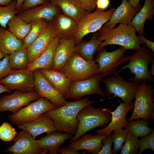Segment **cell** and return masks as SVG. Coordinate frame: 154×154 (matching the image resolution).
I'll return each instance as SVG.
<instances>
[{"label": "cell", "mask_w": 154, "mask_h": 154, "mask_svg": "<svg viewBox=\"0 0 154 154\" xmlns=\"http://www.w3.org/2000/svg\"><path fill=\"white\" fill-rule=\"evenodd\" d=\"M116 9L114 7L106 11L96 9L82 18L77 23V31L73 38L75 44L88 34L99 30L110 20Z\"/></svg>", "instance_id": "ba28073f"}, {"label": "cell", "mask_w": 154, "mask_h": 154, "mask_svg": "<svg viewBox=\"0 0 154 154\" xmlns=\"http://www.w3.org/2000/svg\"><path fill=\"white\" fill-rule=\"evenodd\" d=\"M35 78L34 90L40 97L45 98L58 107L66 104L64 96L54 88L45 78L38 69L33 71Z\"/></svg>", "instance_id": "9a60e30c"}, {"label": "cell", "mask_w": 154, "mask_h": 154, "mask_svg": "<svg viewBox=\"0 0 154 154\" xmlns=\"http://www.w3.org/2000/svg\"><path fill=\"white\" fill-rule=\"evenodd\" d=\"M14 144L6 149L5 153L13 154H43L44 149L41 148L32 135L25 130L18 133L13 139Z\"/></svg>", "instance_id": "5bb4252c"}, {"label": "cell", "mask_w": 154, "mask_h": 154, "mask_svg": "<svg viewBox=\"0 0 154 154\" xmlns=\"http://www.w3.org/2000/svg\"><path fill=\"white\" fill-rule=\"evenodd\" d=\"M58 153L61 154H85L83 152L80 153L70 146L60 148Z\"/></svg>", "instance_id": "ee69618b"}, {"label": "cell", "mask_w": 154, "mask_h": 154, "mask_svg": "<svg viewBox=\"0 0 154 154\" xmlns=\"http://www.w3.org/2000/svg\"><path fill=\"white\" fill-rule=\"evenodd\" d=\"M14 0H0V5L3 6L11 4Z\"/></svg>", "instance_id": "c3c4849f"}, {"label": "cell", "mask_w": 154, "mask_h": 154, "mask_svg": "<svg viewBox=\"0 0 154 154\" xmlns=\"http://www.w3.org/2000/svg\"><path fill=\"white\" fill-rule=\"evenodd\" d=\"M140 0H128L129 2L131 3L132 7L135 8H141V5L139 3Z\"/></svg>", "instance_id": "7dc6e473"}, {"label": "cell", "mask_w": 154, "mask_h": 154, "mask_svg": "<svg viewBox=\"0 0 154 154\" xmlns=\"http://www.w3.org/2000/svg\"><path fill=\"white\" fill-rule=\"evenodd\" d=\"M94 102L87 96L78 100L67 101L64 106L43 114L52 120L58 131L75 135L79 125L78 113L83 108Z\"/></svg>", "instance_id": "6da1fadb"}, {"label": "cell", "mask_w": 154, "mask_h": 154, "mask_svg": "<svg viewBox=\"0 0 154 154\" xmlns=\"http://www.w3.org/2000/svg\"><path fill=\"white\" fill-rule=\"evenodd\" d=\"M126 50L121 46L113 51L108 52L105 47L97 51L98 53L94 60L98 65V72L104 73L105 76L114 74L119 65L129 61L124 55Z\"/></svg>", "instance_id": "8fae6325"}, {"label": "cell", "mask_w": 154, "mask_h": 154, "mask_svg": "<svg viewBox=\"0 0 154 154\" xmlns=\"http://www.w3.org/2000/svg\"><path fill=\"white\" fill-rule=\"evenodd\" d=\"M99 66L94 60L87 61L75 52L59 70L72 81L86 79L98 72Z\"/></svg>", "instance_id": "5b68a950"}, {"label": "cell", "mask_w": 154, "mask_h": 154, "mask_svg": "<svg viewBox=\"0 0 154 154\" xmlns=\"http://www.w3.org/2000/svg\"><path fill=\"white\" fill-rule=\"evenodd\" d=\"M154 53L146 45L139 49L136 50L133 54L126 56L129 62L124 66L119 71L116 72L118 74L123 69L128 68L131 73L134 74L133 78L130 77L129 82L140 84H148L154 81L153 76L150 75L149 72L148 65L154 59L153 58Z\"/></svg>", "instance_id": "277c9868"}, {"label": "cell", "mask_w": 154, "mask_h": 154, "mask_svg": "<svg viewBox=\"0 0 154 154\" xmlns=\"http://www.w3.org/2000/svg\"><path fill=\"white\" fill-rule=\"evenodd\" d=\"M17 0H14L10 5L5 6L0 5V25L6 29L9 21L19 11L16 8Z\"/></svg>", "instance_id": "e575fe53"}, {"label": "cell", "mask_w": 154, "mask_h": 154, "mask_svg": "<svg viewBox=\"0 0 154 154\" xmlns=\"http://www.w3.org/2000/svg\"><path fill=\"white\" fill-rule=\"evenodd\" d=\"M141 8L133 7L128 0H122L121 4L116 9L110 20L103 26L114 29L119 23L125 25L130 24L133 17Z\"/></svg>", "instance_id": "ffe728a7"}, {"label": "cell", "mask_w": 154, "mask_h": 154, "mask_svg": "<svg viewBox=\"0 0 154 154\" xmlns=\"http://www.w3.org/2000/svg\"><path fill=\"white\" fill-rule=\"evenodd\" d=\"M98 33H94L89 41L82 40L76 45L75 52L87 61L93 60L94 54L102 42L97 38Z\"/></svg>", "instance_id": "f546056e"}, {"label": "cell", "mask_w": 154, "mask_h": 154, "mask_svg": "<svg viewBox=\"0 0 154 154\" xmlns=\"http://www.w3.org/2000/svg\"><path fill=\"white\" fill-rule=\"evenodd\" d=\"M149 124L148 120L137 119L135 121L133 119L128 122L124 128L134 135L142 138L154 131L153 128L148 126Z\"/></svg>", "instance_id": "836d02e7"}, {"label": "cell", "mask_w": 154, "mask_h": 154, "mask_svg": "<svg viewBox=\"0 0 154 154\" xmlns=\"http://www.w3.org/2000/svg\"><path fill=\"white\" fill-rule=\"evenodd\" d=\"M5 54L3 53L0 50V61L2 58H3L5 56Z\"/></svg>", "instance_id": "f5cc1de1"}, {"label": "cell", "mask_w": 154, "mask_h": 154, "mask_svg": "<svg viewBox=\"0 0 154 154\" xmlns=\"http://www.w3.org/2000/svg\"><path fill=\"white\" fill-rule=\"evenodd\" d=\"M81 6L89 13H92L96 7L97 0H78Z\"/></svg>", "instance_id": "7bdbcfd3"}, {"label": "cell", "mask_w": 154, "mask_h": 154, "mask_svg": "<svg viewBox=\"0 0 154 154\" xmlns=\"http://www.w3.org/2000/svg\"><path fill=\"white\" fill-rule=\"evenodd\" d=\"M75 45L73 38L69 40L60 38L54 53V64L52 69L59 70L75 52Z\"/></svg>", "instance_id": "484cf974"}, {"label": "cell", "mask_w": 154, "mask_h": 154, "mask_svg": "<svg viewBox=\"0 0 154 154\" xmlns=\"http://www.w3.org/2000/svg\"><path fill=\"white\" fill-rule=\"evenodd\" d=\"M23 47V40L0 25V50L1 52L5 55H9Z\"/></svg>", "instance_id": "f1b7e54d"}, {"label": "cell", "mask_w": 154, "mask_h": 154, "mask_svg": "<svg viewBox=\"0 0 154 154\" xmlns=\"http://www.w3.org/2000/svg\"><path fill=\"white\" fill-rule=\"evenodd\" d=\"M17 127L28 132L35 139L40 134L46 132L49 134L58 131L52 120L43 114L32 121L17 125Z\"/></svg>", "instance_id": "44dd1931"}, {"label": "cell", "mask_w": 154, "mask_h": 154, "mask_svg": "<svg viewBox=\"0 0 154 154\" xmlns=\"http://www.w3.org/2000/svg\"><path fill=\"white\" fill-rule=\"evenodd\" d=\"M50 0H24L19 11L26 10L38 5L46 4Z\"/></svg>", "instance_id": "60d3db41"}, {"label": "cell", "mask_w": 154, "mask_h": 154, "mask_svg": "<svg viewBox=\"0 0 154 154\" xmlns=\"http://www.w3.org/2000/svg\"><path fill=\"white\" fill-rule=\"evenodd\" d=\"M110 4V0H97L96 9L104 11L107 9Z\"/></svg>", "instance_id": "f6af8a7d"}, {"label": "cell", "mask_w": 154, "mask_h": 154, "mask_svg": "<svg viewBox=\"0 0 154 154\" xmlns=\"http://www.w3.org/2000/svg\"><path fill=\"white\" fill-rule=\"evenodd\" d=\"M128 133V130L125 129H117L114 131L113 133L111 135L114 142L113 154H116L121 149Z\"/></svg>", "instance_id": "8d00e7d4"}, {"label": "cell", "mask_w": 154, "mask_h": 154, "mask_svg": "<svg viewBox=\"0 0 154 154\" xmlns=\"http://www.w3.org/2000/svg\"><path fill=\"white\" fill-rule=\"evenodd\" d=\"M114 75L101 80L106 86V96L113 94V98L118 97L126 104L132 102L139 84L126 81L123 77L118 74Z\"/></svg>", "instance_id": "52a82bcc"}, {"label": "cell", "mask_w": 154, "mask_h": 154, "mask_svg": "<svg viewBox=\"0 0 154 154\" xmlns=\"http://www.w3.org/2000/svg\"><path fill=\"white\" fill-rule=\"evenodd\" d=\"M49 22L44 19L35 20L30 23V31L23 40L24 47L27 48L31 44L40 37L46 30Z\"/></svg>", "instance_id": "1f68e13d"}, {"label": "cell", "mask_w": 154, "mask_h": 154, "mask_svg": "<svg viewBox=\"0 0 154 154\" xmlns=\"http://www.w3.org/2000/svg\"><path fill=\"white\" fill-rule=\"evenodd\" d=\"M120 154H137L139 153V140L138 137L129 131Z\"/></svg>", "instance_id": "d590c367"}, {"label": "cell", "mask_w": 154, "mask_h": 154, "mask_svg": "<svg viewBox=\"0 0 154 154\" xmlns=\"http://www.w3.org/2000/svg\"><path fill=\"white\" fill-rule=\"evenodd\" d=\"M24 0H17L16 8L19 11Z\"/></svg>", "instance_id": "816d5d0a"}, {"label": "cell", "mask_w": 154, "mask_h": 154, "mask_svg": "<svg viewBox=\"0 0 154 154\" xmlns=\"http://www.w3.org/2000/svg\"><path fill=\"white\" fill-rule=\"evenodd\" d=\"M113 109L110 108H96L88 105L79 112L77 117L79 121L78 129L74 137L70 139L73 142L90 130L98 127H106L111 121Z\"/></svg>", "instance_id": "3957f363"}, {"label": "cell", "mask_w": 154, "mask_h": 154, "mask_svg": "<svg viewBox=\"0 0 154 154\" xmlns=\"http://www.w3.org/2000/svg\"><path fill=\"white\" fill-rule=\"evenodd\" d=\"M139 148L138 153L141 154L144 151L150 148L154 151V131L139 140Z\"/></svg>", "instance_id": "f35d334b"}, {"label": "cell", "mask_w": 154, "mask_h": 154, "mask_svg": "<svg viewBox=\"0 0 154 154\" xmlns=\"http://www.w3.org/2000/svg\"><path fill=\"white\" fill-rule=\"evenodd\" d=\"M18 132L9 123L3 122L0 126V139L5 142L13 140Z\"/></svg>", "instance_id": "74e56055"}, {"label": "cell", "mask_w": 154, "mask_h": 154, "mask_svg": "<svg viewBox=\"0 0 154 154\" xmlns=\"http://www.w3.org/2000/svg\"><path fill=\"white\" fill-rule=\"evenodd\" d=\"M9 63L11 69H26L29 64L27 48L23 47L9 55Z\"/></svg>", "instance_id": "d6a6232c"}, {"label": "cell", "mask_w": 154, "mask_h": 154, "mask_svg": "<svg viewBox=\"0 0 154 154\" xmlns=\"http://www.w3.org/2000/svg\"><path fill=\"white\" fill-rule=\"evenodd\" d=\"M56 34L51 22L43 33L27 48L29 64L33 62L46 50Z\"/></svg>", "instance_id": "d6986e66"}, {"label": "cell", "mask_w": 154, "mask_h": 154, "mask_svg": "<svg viewBox=\"0 0 154 154\" xmlns=\"http://www.w3.org/2000/svg\"><path fill=\"white\" fill-rule=\"evenodd\" d=\"M113 141L110 135H106L102 141L104 144L98 154H112V145Z\"/></svg>", "instance_id": "b9f144b4"}, {"label": "cell", "mask_w": 154, "mask_h": 154, "mask_svg": "<svg viewBox=\"0 0 154 154\" xmlns=\"http://www.w3.org/2000/svg\"><path fill=\"white\" fill-rule=\"evenodd\" d=\"M60 39L57 36L55 37L46 50L33 62L29 64L26 69L33 72L36 69H52L54 53Z\"/></svg>", "instance_id": "603a6c76"}, {"label": "cell", "mask_w": 154, "mask_h": 154, "mask_svg": "<svg viewBox=\"0 0 154 154\" xmlns=\"http://www.w3.org/2000/svg\"><path fill=\"white\" fill-rule=\"evenodd\" d=\"M50 22L57 36L66 40L74 38L78 30V23L74 19L60 13Z\"/></svg>", "instance_id": "ac0fdd59"}, {"label": "cell", "mask_w": 154, "mask_h": 154, "mask_svg": "<svg viewBox=\"0 0 154 154\" xmlns=\"http://www.w3.org/2000/svg\"><path fill=\"white\" fill-rule=\"evenodd\" d=\"M98 33L97 38L102 41L97 51L109 45L121 46L126 50H136L141 48V44H145L137 36L136 31L131 24H120L115 28L102 26Z\"/></svg>", "instance_id": "7a4b0ae2"}, {"label": "cell", "mask_w": 154, "mask_h": 154, "mask_svg": "<svg viewBox=\"0 0 154 154\" xmlns=\"http://www.w3.org/2000/svg\"><path fill=\"white\" fill-rule=\"evenodd\" d=\"M105 76L104 73H99L86 79L72 81L68 92L64 96L65 98L76 101L80 100L84 97L94 94L105 97L104 92L100 84L102 79Z\"/></svg>", "instance_id": "30bf717a"}, {"label": "cell", "mask_w": 154, "mask_h": 154, "mask_svg": "<svg viewBox=\"0 0 154 154\" xmlns=\"http://www.w3.org/2000/svg\"><path fill=\"white\" fill-rule=\"evenodd\" d=\"M138 37L141 40L146 44V45L151 49L154 53V42L147 39L144 36H142L139 35Z\"/></svg>", "instance_id": "bcb514c9"}, {"label": "cell", "mask_w": 154, "mask_h": 154, "mask_svg": "<svg viewBox=\"0 0 154 154\" xmlns=\"http://www.w3.org/2000/svg\"><path fill=\"white\" fill-rule=\"evenodd\" d=\"M40 98L35 90L23 92L16 90L12 94L6 95L0 98V113L5 111L16 113L21 108Z\"/></svg>", "instance_id": "4fadbf2b"}, {"label": "cell", "mask_w": 154, "mask_h": 154, "mask_svg": "<svg viewBox=\"0 0 154 154\" xmlns=\"http://www.w3.org/2000/svg\"><path fill=\"white\" fill-rule=\"evenodd\" d=\"M62 13L60 7L50 2L22 11L17 15L26 23H30L35 20L44 19L51 21L57 14Z\"/></svg>", "instance_id": "2e32d148"}, {"label": "cell", "mask_w": 154, "mask_h": 154, "mask_svg": "<svg viewBox=\"0 0 154 154\" xmlns=\"http://www.w3.org/2000/svg\"><path fill=\"white\" fill-rule=\"evenodd\" d=\"M51 85L64 96L68 92L72 81L60 71L54 69H38Z\"/></svg>", "instance_id": "cb8c5ba5"}, {"label": "cell", "mask_w": 154, "mask_h": 154, "mask_svg": "<svg viewBox=\"0 0 154 154\" xmlns=\"http://www.w3.org/2000/svg\"><path fill=\"white\" fill-rule=\"evenodd\" d=\"M50 2L58 6L62 13L77 23L89 13L83 9L78 0H50Z\"/></svg>", "instance_id": "4316f807"}, {"label": "cell", "mask_w": 154, "mask_h": 154, "mask_svg": "<svg viewBox=\"0 0 154 154\" xmlns=\"http://www.w3.org/2000/svg\"><path fill=\"white\" fill-rule=\"evenodd\" d=\"M154 0H145L143 6L131 20V24L136 32L142 36L144 35V27L147 19L152 21L154 15Z\"/></svg>", "instance_id": "83f0119b"}, {"label": "cell", "mask_w": 154, "mask_h": 154, "mask_svg": "<svg viewBox=\"0 0 154 154\" xmlns=\"http://www.w3.org/2000/svg\"><path fill=\"white\" fill-rule=\"evenodd\" d=\"M9 56L6 54L0 61V80L7 76L11 69L9 63Z\"/></svg>", "instance_id": "ab89813d"}, {"label": "cell", "mask_w": 154, "mask_h": 154, "mask_svg": "<svg viewBox=\"0 0 154 154\" xmlns=\"http://www.w3.org/2000/svg\"><path fill=\"white\" fill-rule=\"evenodd\" d=\"M151 66L149 69V72L150 75L153 76L154 75V60L151 62Z\"/></svg>", "instance_id": "f907efd6"}, {"label": "cell", "mask_w": 154, "mask_h": 154, "mask_svg": "<svg viewBox=\"0 0 154 154\" xmlns=\"http://www.w3.org/2000/svg\"><path fill=\"white\" fill-rule=\"evenodd\" d=\"M119 105L114 111L111 112L112 118L111 121L104 128L98 129L97 134L105 136L110 135L112 132L117 129H123L127 125L126 116L128 112L134 107L133 102L128 104L122 102L119 99Z\"/></svg>", "instance_id": "e0dca14e"}, {"label": "cell", "mask_w": 154, "mask_h": 154, "mask_svg": "<svg viewBox=\"0 0 154 154\" xmlns=\"http://www.w3.org/2000/svg\"><path fill=\"white\" fill-rule=\"evenodd\" d=\"M58 108L47 99L40 97L21 108L16 113L9 115L8 119L13 124L17 125L32 121L41 114Z\"/></svg>", "instance_id": "9c48e42d"}, {"label": "cell", "mask_w": 154, "mask_h": 154, "mask_svg": "<svg viewBox=\"0 0 154 154\" xmlns=\"http://www.w3.org/2000/svg\"><path fill=\"white\" fill-rule=\"evenodd\" d=\"M153 94L151 86L146 83L139 84L135 95L133 111L128 122L137 119L148 121L154 119Z\"/></svg>", "instance_id": "8992f818"}, {"label": "cell", "mask_w": 154, "mask_h": 154, "mask_svg": "<svg viewBox=\"0 0 154 154\" xmlns=\"http://www.w3.org/2000/svg\"><path fill=\"white\" fill-rule=\"evenodd\" d=\"M0 83L10 90H17L26 92L34 90L33 72L26 69H11L7 76L0 80Z\"/></svg>", "instance_id": "7c38bea8"}, {"label": "cell", "mask_w": 154, "mask_h": 154, "mask_svg": "<svg viewBox=\"0 0 154 154\" xmlns=\"http://www.w3.org/2000/svg\"><path fill=\"white\" fill-rule=\"evenodd\" d=\"M5 92L11 93V90H9L7 87L0 83V94Z\"/></svg>", "instance_id": "681fc988"}, {"label": "cell", "mask_w": 154, "mask_h": 154, "mask_svg": "<svg viewBox=\"0 0 154 154\" xmlns=\"http://www.w3.org/2000/svg\"><path fill=\"white\" fill-rule=\"evenodd\" d=\"M105 135L97 134L92 135L91 134H84L75 141L70 143L69 146L76 151L84 149L86 153L98 154L101 150L102 141Z\"/></svg>", "instance_id": "7402d4cb"}, {"label": "cell", "mask_w": 154, "mask_h": 154, "mask_svg": "<svg viewBox=\"0 0 154 154\" xmlns=\"http://www.w3.org/2000/svg\"><path fill=\"white\" fill-rule=\"evenodd\" d=\"M72 135L55 131L37 140L40 147L49 151V154H57L60 146L66 140L71 139Z\"/></svg>", "instance_id": "d4e9b609"}, {"label": "cell", "mask_w": 154, "mask_h": 154, "mask_svg": "<svg viewBox=\"0 0 154 154\" xmlns=\"http://www.w3.org/2000/svg\"><path fill=\"white\" fill-rule=\"evenodd\" d=\"M7 30L19 39L23 40L31 30V25L15 15L8 21Z\"/></svg>", "instance_id": "4dcf8cb0"}]
</instances>
